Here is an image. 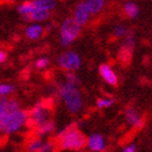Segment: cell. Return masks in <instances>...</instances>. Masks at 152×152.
<instances>
[{
	"label": "cell",
	"mask_w": 152,
	"mask_h": 152,
	"mask_svg": "<svg viewBox=\"0 0 152 152\" xmlns=\"http://www.w3.org/2000/svg\"><path fill=\"white\" fill-rule=\"evenodd\" d=\"M85 3L91 14L99 13L104 7V1L103 0H87V1H85Z\"/></svg>",
	"instance_id": "cell-16"
},
{
	"label": "cell",
	"mask_w": 152,
	"mask_h": 152,
	"mask_svg": "<svg viewBox=\"0 0 152 152\" xmlns=\"http://www.w3.org/2000/svg\"><path fill=\"white\" fill-rule=\"evenodd\" d=\"M53 130H54V123L52 121H48V122H46L45 124H42V125H40V126H38L36 128V134H37V136L42 137L48 135V134L52 133Z\"/></svg>",
	"instance_id": "cell-18"
},
{
	"label": "cell",
	"mask_w": 152,
	"mask_h": 152,
	"mask_svg": "<svg viewBox=\"0 0 152 152\" xmlns=\"http://www.w3.org/2000/svg\"><path fill=\"white\" fill-rule=\"evenodd\" d=\"M85 145H87V138L78 129L72 128V124L60 138V146L64 150H79Z\"/></svg>",
	"instance_id": "cell-3"
},
{
	"label": "cell",
	"mask_w": 152,
	"mask_h": 152,
	"mask_svg": "<svg viewBox=\"0 0 152 152\" xmlns=\"http://www.w3.org/2000/svg\"><path fill=\"white\" fill-rule=\"evenodd\" d=\"M29 121L33 125L40 126L49 120V110L45 104L42 103H37V104L32 109V111L29 113Z\"/></svg>",
	"instance_id": "cell-6"
},
{
	"label": "cell",
	"mask_w": 152,
	"mask_h": 152,
	"mask_svg": "<svg viewBox=\"0 0 152 152\" xmlns=\"http://www.w3.org/2000/svg\"><path fill=\"white\" fill-rule=\"evenodd\" d=\"M126 118L128 121V123L133 126L140 127L142 126L143 121L141 118V116L139 115V113L133 108H128L126 110Z\"/></svg>",
	"instance_id": "cell-14"
},
{
	"label": "cell",
	"mask_w": 152,
	"mask_h": 152,
	"mask_svg": "<svg viewBox=\"0 0 152 152\" xmlns=\"http://www.w3.org/2000/svg\"><path fill=\"white\" fill-rule=\"evenodd\" d=\"M33 3L35 4L36 9L45 10V11H49V12L57 6V2L53 0H35V1H33Z\"/></svg>",
	"instance_id": "cell-17"
},
{
	"label": "cell",
	"mask_w": 152,
	"mask_h": 152,
	"mask_svg": "<svg viewBox=\"0 0 152 152\" xmlns=\"http://www.w3.org/2000/svg\"><path fill=\"white\" fill-rule=\"evenodd\" d=\"M50 16V12L49 11H45V10H39L36 9L33 14L29 16V21H36V22H41L47 20Z\"/></svg>",
	"instance_id": "cell-19"
},
{
	"label": "cell",
	"mask_w": 152,
	"mask_h": 152,
	"mask_svg": "<svg viewBox=\"0 0 152 152\" xmlns=\"http://www.w3.org/2000/svg\"><path fill=\"white\" fill-rule=\"evenodd\" d=\"M18 111H20V103L16 99H7L6 97L1 98V101H0V120Z\"/></svg>",
	"instance_id": "cell-7"
},
{
	"label": "cell",
	"mask_w": 152,
	"mask_h": 152,
	"mask_svg": "<svg viewBox=\"0 0 152 152\" xmlns=\"http://www.w3.org/2000/svg\"><path fill=\"white\" fill-rule=\"evenodd\" d=\"M29 120V114L24 110H20L9 116L0 120V129L3 134H13L20 130Z\"/></svg>",
	"instance_id": "cell-2"
},
{
	"label": "cell",
	"mask_w": 152,
	"mask_h": 152,
	"mask_svg": "<svg viewBox=\"0 0 152 152\" xmlns=\"http://www.w3.org/2000/svg\"><path fill=\"white\" fill-rule=\"evenodd\" d=\"M42 33H44V28L39 24H31L25 29L26 37L28 39H32V40L39 39L41 37V35H42Z\"/></svg>",
	"instance_id": "cell-13"
},
{
	"label": "cell",
	"mask_w": 152,
	"mask_h": 152,
	"mask_svg": "<svg viewBox=\"0 0 152 152\" xmlns=\"http://www.w3.org/2000/svg\"><path fill=\"white\" fill-rule=\"evenodd\" d=\"M16 10H18L20 15L22 16L25 21H29V16L32 15L33 12L36 10V7L33 3V1H31V2H23L22 4H20Z\"/></svg>",
	"instance_id": "cell-12"
},
{
	"label": "cell",
	"mask_w": 152,
	"mask_h": 152,
	"mask_svg": "<svg viewBox=\"0 0 152 152\" xmlns=\"http://www.w3.org/2000/svg\"><path fill=\"white\" fill-rule=\"evenodd\" d=\"M58 64L66 71H76L80 67V58L74 51H64L58 57Z\"/></svg>",
	"instance_id": "cell-5"
},
{
	"label": "cell",
	"mask_w": 152,
	"mask_h": 152,
	"mask_svg": "<svg viewBox=\"0 0 152 152\" xmlns=\"http://www.w3.org/2000/svg\"><path fill=\"white\" fill-rule=\"evenodd\" d=\"M87 147L91 151L100 152L105 149V140L100 134L95 133L87 138Z\"/></svg>",
	"instance_id": "cell-9"
},
{
	"label": "cell",
	"mask_w": 152,
	"mask_h": 152,
	"mask_svg": "<svg viewBox=\"0 0 152 152\" xmlns=\"http://www.w3.org/2000/svg\"><path fill=\"white\" fill-rule=\"evenodd\" d=\"M113 34L116 37H123V36H125L127 34V29L123 24H116L114 26Z\"/></svg>",
	"instance_id": "cell-22"
},
{
	"label": "cell",
	"mask_w": 152,
	"mask_h": 152,
	"mask_svg": "<svg viewBox=\"0 0 152 152\" xmlns=\"http://www.w3.org/2000/svg\"><path fill=\"white\" fill-rule=\"evenodd\" d=\"M14 91V87L10 84H1L0 85V95L4 97V96L9 95V94H12Z\"/></svg>",
	"instance_id": "cell-23"
},
{
	"label": "cell",
	"mask_w": 152,
	"mask_h": 152,
	"mask_svg": "<svg viewBox=\"0 0 152 152\" xmlns=\"http://www.w3.org/2000/svg\"><path fill=\"white\" fill-rule=\"evenodd\" d=\"M124 12L126 13V15L130 19H136L137 16L139 15L140 10L139 7L137 6L136 3L133 1H128L124 4Z\"/></svg>",
	"instance_id": "cell-15"
},
{
	"label": "cell",
	"mask_w": 152,
	"mask_h": 152,
	"mask_svg": "<svg viewBox=\"0 0 152 152\" xmlns=\"http://www.w3.org/2000/svg\"><path fill=\"white\" fill-rule=\"evenodd\" d=\"M91 15L90 11L88 10L87 6H86L85 1L84 2L78 3L75 8V11H74V20L78 23L79 25H84L87 23V21L89 20Z\"/></svg>",
	"instance_id": "cell-8"
},
{
	"label": "cell",
	"mask_w": 152,
	"mask_h": 152,
	"mask_svg": "<svg viewBox=\"0 0 152 152\" xmlns=\"http://www.w3.org/2000/svg\"><path fill=\"white\" fill-rule=\"evenodd\" d=\"M80 25L76 22L74 18H67L61 24L60 42L62 47H69L75 38L78 36Z\"/></svg>",
	"instance_id": "cell-4"
},
{
	"label": "cell",
	"mask_w": 152,
	"mask_h": 152,
	"mask_svg": "<svg viewBox=\"0 0 152 152\" xmlns=\"http://www.w3.org/2000/svg\"><path fill=\"white\" fill-rule=\"evenodd\" d=\"M60 95L71 113H77L82 110L83 100L77 86L72 85L67 82L64 83L60 88Z\"/></svg>",
	"instance_id": "cell-1"
},
{
	"label": "cell",
	"mask_w": 152,
	"mask_h": 152,
	"mask_svg": "<svg viewBox=\"0 0 152 152\" xmlns=\"http://www.w3.org/2000/svg\"><path fill=\"white\" fill-rule=\"evenodd\" d=\"M49 63V60H48L47 58H39L37 61H36V67L38 69H44L46 67Z\"/></svg>",
	"instance_id": "cell-26"
},
{
	"label": "cell",
	"mask_w": 152,
	"mask_h": 152,
	"mask_svg": "<svg viewBox=\"0 0 152 152\" xmlns=\"http://www.w3.org/2000/svg\"><path fill=\"white\" fill-rule=\"evenodd\" d=\"M113 103H114V100L111 98H100L97 100V107L100 109L110 108Z\"/></svg>",
	"instance_id": "cell-21"
},
{
	"label": "cell",
	"mask_w": 152,
	"mask_h": 152,
	"mask_svg": "<svg viewBox=\"0 0 152 152\" xmlns=\"http://www.w3.org/2000/svg\"><path fill=\"white\" fill-rule=\"evenodd\" d=\"M134 44H135V41H134L133 34L129 33V34L127 35L125 41H124L122 48H121V51H120V58L121 59L126 60V58H130V54H132L133 49H134Z\"/></svg>",
	"instance_id": "cell-11"
},
{
	"label": "cell",
	"mask_w": 152,
	"mask_h": 152,
	"mask_svg": "<svg viewBox=\"0 0 152 152\" xmlns=\"http://www.w3.org/2000/svg\"><path fill=\"white\" fill-rule=\"evenodd\" d=\"M66 79H67V83H70V84H72V85L77 86L79 84V78L77 77V75L74 73H67Z\"/></svg>",
	"instance_id": "cell-24"
},
{
	"label": "cell",
	"mask_w": 152,
	"mask_h": 152,
	"mask_svg": "<svg viewBox=\"0 0 152 152\" xmlns=\"http://www.w3.org/2000/svg\"><path fill=\"white\" fill-rule=\"evenodd\" d=\"M136 150H137L136 145H129V146H127L122 152H136Z\"/></svg>",
	"instance_id": "cell-27"
},
{
	"label": "cell",
	"mask_w": 152,
	"mask_h": 152,
	"mask_svg": "<svg viewBox=\"0 0 152 152\" xmlns=\"http://www.w3.org/2000/svg\"><path fill=\"white\" fill-rule=\"evenodd\" d=\"M54 151V145L50 141H47V142H44L42 147L39 152H53Z\"/></svg>",
	"instance_id": "cell-25"
},
{
	"label": "cell",
	"mask_w": 152,
	"mask_h": 152,
	"mask_svg": "<svg viewBox=\"0 0 152 152\" xmlns=\"http://www.w3.org/2000/svg\"><path fill=\"white\" fill-rule=\"evenodd\" d=\"M6 59H7V53L4 51H0V62L3 63L6 61Z\"/></svg>",
	"instance_id": "cell-28"
},
{
	"label": "cell",
	"mask_w": 152,
	"mask_h": 152,
	"mask_svg": "<svg viewBox=\"0 0 152 152\" xmlns=\"http://www.w3.org/2000/svg\"><path fill=\"white\" fill-rule=\"evenodd\" d=\"M44 142L40 138H36V139H33L28 145V151L29 152H39L42 147Z\"/></svg>",
	"instance_id": "cell-20"
},
{
	"label": "cell",
	"mask_w": 152,
	"mask_h": 152,
	"mask_svg": "<svg viewBox=\"0 0 152 152\" xmlns=\"http://www.w3.org/2000/svg\"><path fill=\"white\" fill-rule=\"evenodd\" d=\"M99 73H100L101 77L108 83L109 85L115 86L117 84V76L116 74L114 73V71L110 67V65L105 63L101 64L99 66Z\"/></svg>",
	"instance_id": "cell-10"
}]
</instances>
